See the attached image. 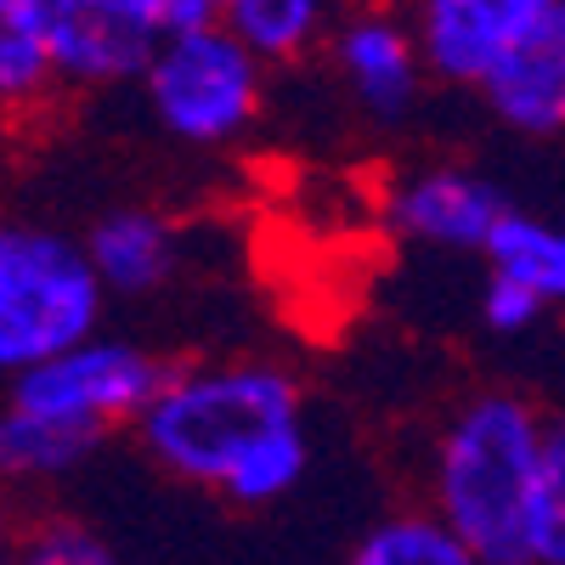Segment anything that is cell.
Listing matches in <instances>:
<instances>
[{
  "mask_svg": "<svg viewBox=\"0 0 565 565\" xmlns=\"http://www.w3.org/2000/svg\"><path fill=\"white\" fill-rule=\"evenodd\" d=\"M548 413L521 391H469L430 441L424 498L469 543L476 565H532V498Z\"/></svg>",
  "mask_w": 565,
  "mask_h": 565,
  "instance_id": "1",
  "label": "cell"
},
{
  "mask_svg": "<svg viewBox=\"0 0 565 565\" xmlns=\"http://www.w3.org/2000/svg\"><path fill=\"white\" fill-rule=\"evenodd\" d=\"M306 424V391L271 356L170 362L159 396L136 418V447L159 476L221 498L238 463L271 436Z\"/></svg>",
  "mask_w": 565,
  "mask_h": 565,
  "instance_id": "2",
  "label": "cell"
},
{
  "mask_svg": "<svg viewBox=\"0 0 565 565\" xmlns=\"http://www.w3.org/2000/svg\"><path fill=\"white\" fill-rule=\"evenodd\" d=\"M136 90L148 103L159 136H170L175 148L226 153L255 136L271 97V63L238 29L204 18V23L170 29L153 45Z\"/></svg>",
  "mask_w": 565,
  "mask_h": 565,
  "instance_id": "3",
  "label": "cell"
},
{
  "mask_svg": "<svg viewBox=\"0 0 565 565\" xmlns=\"http://www.w3.org/2000/svg\"><path fill=\"white\" fill-rule=\"evenodd\" d=\"M108 282L85 238L40 221L0 232V373H23L90 334H103Z\"/></svg>",
  "mask_w": 565,
  "mask_h": 565,
  "instance_id": "4",
  "label": "cell"
},
{
  "mask_svg": "<svg viewBox=\"0 0 565 565\" xmlns=\"http://www.w3.org/2000/svg\"><path fill=\"white\" fill-rule=\"evenodd\" d=\"M164 373L170 362L153 356L148 345L119 340V334H90L23 373H7V402L79 424V430L108 441L114 430H136V418L159 396Z\"/></svg>",
  "mask_w": 565,
  "mask_h": 565,
  "instance_id": "5",
  "label": "cell"
},
{
  "mask_svg": "<svg viewBox=\"0 0 565 565\" xmlns=\"http://www.w3.org/2000/svg\"><path fill=\"white\" fill-rule=\"evenodd\" d=\"M322 63L367 125L413 119L418 97L436 85L413 7H402V0H351L328 29Z\"/></svg>",
  "mask_w": 565,
  "mask_h": 565,
  "instance_id": "6",
  "label": "cell"
},
{
  "mask_svg": "<svg viewBox=\"0 0 565 565\" xmlns=\"http://www.w3.org/2000/svg\"><path fill=\"white\" fill-rule=\"evenodd\" d=\"M503 215H509L503 186L452 159L402 170L380 204V221L396 244L436 249V255H487Z\"/></svg>",
  "mask_w": 565,
  "mask_h": 565,
  "instance_id": "7",
  "label": "cell"
},
{
  "mask_svg": "<svg viewBox=\"0 0 565 565\" xmlns=\"http://www.w3.org/2000/svg\"><path fill=\"white\" fill-rule=\"evenodd\" d=\"M476 97L514 136H565V0H554L521 40L503 45V57L487 68Z\"/></svg>",
  "mask_w": 565,
  "mask_h": 565,
  "instance_id": "8",
  "label": "cell"
},
{
  "mask_svg": "<svg viewBox=\"0 0 565 565\" xmlns=\"http://www.w3.org/2000/svg\"><path fill=\"white\" fill-rule=\"evenodd\" d=\"M407 7L436 85L476 90L503 57V45L521 40L554 0H407Z\"/></svg>",
  "mask_w": 565,
  "mask_h": 565,
  "instance_id": "9",
  "label": "cell"
},
{
  "mask_svg": "<svg viewBox=\"0 0 565 565\" xmlns=\"http://www.w3.org/2000/svg\"><path fill=\"white\" fill-rule=\"evenodd\" d=\"M85 249L97 260L108 295L119 300H141V295H159L164 282L181 266V232L170 215L148 210V204H119L103 210L85 232Z\"/></svg>",
  "mask_w": 565,
  "mask_h": 565,
  "instance_id": "10",
  "label": "cell"
},
{
  "mask_svg": "<svg viewBox=\"0 0 565 565\" xmlns=\"http://www.w3.org/2000/svg\"><path fill=\"white\" fill-rule=\"evenodd\" d=\"M63 63L45 0H0V103L12 125L40 119L63 97Z\"/></svg>",
  "mask_w": 565,
  "mask_h": 565,
  "instance_id": "11",
  "label": "cell"
},
{
  "mask_svg": "<svg viewBox=\"0 0 565 565\" xmlns=\"http://www.w3.org/2000/svg\"><path fill=\"white\" fill-rule=\"evenodd\" d=\"M97 447H103V436L79 430V424L45 418V413H29L12 402L0 413V476L12 487H57Z\"/></svg>",
  "mask_w": 565,
  "mask_h": 565,
  "instance_id": "12",
  "label": "cell"
},
{
  "mask_svg": "<svg viewBox=\"0 0 565 565\" xmlns=\"http://www.w3.org/2000/svg\"><path fill=\"white\" fill-rule=\"evenodd\" d=\"M345 0H221V23L238 29L271 68H295L328 45Z\"/></svg>",
  "mask_w": 565,
  "mask_h": 565,
  "instance_id": "13",
  "label": "cell"
},
{
  "mask_svg": "<svg viewBox=\"0 0 565 565\" xmlns=\"http://www.w3.org/2000/svg\"><path fill=\"white\" fill-rule=\"evenodd\" d=\"M356 565H476L469 543L452 532L447 514L424 498L413 509H391L351 543Z\"/></svg>",
  "mask_w": 565,
  "mask_h": 565,
  "instance_id": "14",
  "label": "cell"
},
{
  "mask_svg": "<svg viewBox=\"0 0 565 565\" xmlns=\"http://www.w3.org/2000/svg\"><path fill=\"white\" fill-rule=\"evenodd\" d=\"M481 260L492 271L521 277L532 295L548 300V311H565V221L532 215V210H514L509 204V215L492 232V244H487Z\"/></svg>",
  "mask_w": 565,
  "mask_h": 565,
  "instance_id": "15",
  "label": "cell"
},
{
  "mask_svg": "<svg viewBox=\"0 0 565 565\" xmlns=\"http://www.w3.org/2000/svg\"><path fill=\"white\" fill-rule=\"evenodd\" d=\"M532 565H565V407L548 413L537 498H532Z\"/></svg>",
  "mask_w": 565,
  "mask_h": 565,
  "instance_id": "16",
  "label": "cell"
},
{
  "mask_svg": "<svg viewBox=\"0 0 565 565\" xmlns=\"http://www.w3.org/2000/svg\"><path fill=\"white\" fill-rule=\"evenodd\" d=\"M12 554L29 565H108L114 543L97 526H85L79 514H34L18 532Z\"/></svg>",
  "mask_w": 565,
  "mask_h": 565,
  "instance_id": "17",
  "label": "cell"
},
{
  "mask_svg": "<svg viewBox=\"0 0 565 565\" xmlns=\"http://www.w3.org/2000/svg\"><path fill=\"white\" fill-rule=\"evenodd\" d=\"M543 317H548V300H543V295H532L521 277H509V271H492V266H487L481 289H476V322L487 328V334L521 340V334H532Z\"/></svg>",
  "mask_w": 565,
  "mask_h": 565,
  "instance_id": "18",
  "label": "cell"
},
{
  "mask_svg": "<svg viewBox=\"0 0 565 565\" xmlns=\"http://www.w3.org/2000/svg\"><path fill=\"white\" fill-rule=\"evenodd\" d=\"M90 7H103L136 29H148V34H170V29H186V23H204L221 12V0H90Z\"/></svg>",
  "mask_w": 565,
  "mask_h": 565,
  "instance_id": "19",
  "label": "cell"
}]
</instances>
